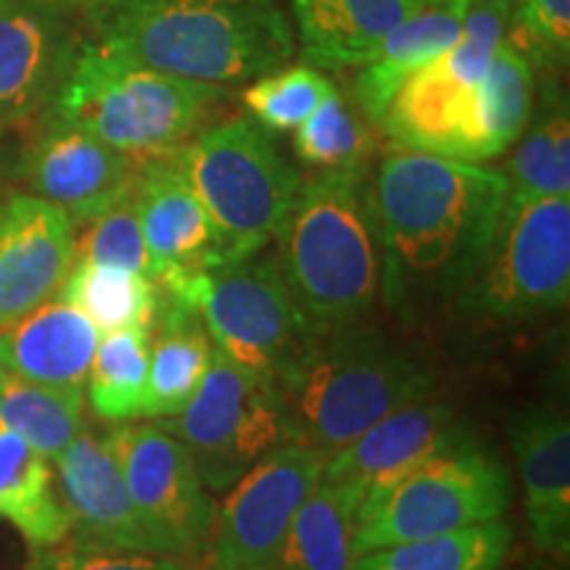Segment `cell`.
Returning <instances> with one entry per match:
<instances>
[{"label":"cell","instance_id":"f546056e","mask_svg":"<svg viewBox=\"0 0 570 570\" xmlns=\"http://www.w3.org/2000/svg\"><path fill=\"white\" fill-rule=\"evenodd\" d=\"M0 425L56 460L82 431V391L38 386L9 373L0 389Z\"/></svg>","mask_w":570,"mask_h":570},{"label":"cell","instance_id":"f1b7e54d","mask_svg":"<svg viewBox=\"0 0 570 570\" xmlns=\"http://www.w3.org/2000/svg\"><path fill=\"white\" fill-rule=\"evenodd\" d=\"M59 294L61 302L77 306L98 333L151 331L159 304L151 277L90 262L71 265Z\"/></svg>","mask_w":570,"mask_h":570},{"label":"cell","instance_id":"30bf717a","mask_svg":"<svg viewBox=\"0 0 570 570\" xmlns=\"http://www.w3.org/2000/svg\"><path fill=\"white\" fill-rule=\"evenodd\" d=\"M570 296V196H508L481 267L460 291V312L497 323L550 315Z\"/></svg>","mask_w":570,"mask_h":570},{"label":"cell","instance_id":"ffe728a7","mask_svg":"<svg viewBox=\"0 0 570 570\" xmlns=\"http://www.w3.org/2000/svg\"><path fill=\"white\" fill-rule=\"evenodd\" d=\"M59 24L35 0H0V127L40 109L67 77Z\"/></svg>","mask_w":570,"mask_h":570},{"label":"cell","instance_id":"ac0fdd59","mask_svg":"<svg viewBox=\"0 0 570 570\" xmlns=\"http://www.w3.org/2000/svg\"><path fill=\"white\" fill-rule=\"evenodd\" d=\"M132 196L151 256L154 283L175 267L223 265V235L167 154L140 161Z\"/></svg>","mask_w":570,"mask_h":570},{"label":"cell","instance_id":"ab89813d","mask_svg":"<svg viewBox=\"0 0 570 570\" xmlns=\"http://www.w3.org/2000/svg\"><path fill=\"white\" fill-rule=\"evenodd\" d=\"M531 570H547V568H531Z\"/></svg>","mask_w":570,"mask_h":570},{"label":"cell","instance_id":"ba28073f","mask_svg":"<svg viewBox=\"0 0 570 570\" xmlns=\"http://www.w3.org/2000/svg\"><path fill=\"white\" fill-rule=\"evenodd\" d=\"M167 156L223 235L225 262L265 252L302 188V177L252 117L227 119Z\"/></svg>","mask_w":570,"mask_h":570},{"label":"cell","instance_id":"e575fe53","mask_svg":"<svg viewBox=\"0 0 570 570\" xmlns=\"http://www.w3.org/2000/svg\"><path fill=\"white\" fill-rule=\"evenodd\" d=\"M504 40L531 67H566L570 53V0H515Z\"/></svg>","mask_w":570,"mask_h":570},{"label":"cell","instance_id":"9c48e42d","mask_svg":"<svg viewBox=\"0 0 570 570\" xmlns=\"http://www.w3.org/2000/svg\"><path fill=\"white\" fill-rule=\"evenodd\" d=\"M510 491L504 462L475 439L441 449L362 499L354 520V558L502 518Z\"/></svg>","mask_w":570,"mask_h":570},{"label":"cell","instance_id":"83f0119b","mask_svg":"<svg viewBox=\"0 0 570 570\" xmlns=\"http://www.w3.org/2000/svg\"><path fill=\"white\" fill-rule=\"evenodd\" d=\"M512 146L508 167L502 169L508 196H570V117L562 92H547Z\"/></svg>","mask_w":570,"mask_h":570},{"label":"cell","instance_id":"8992f818","mask_svg":"<svg viewBox=\"0 0 570 570\" xmlns=\"http://www.w3.org/2000/svg\"><path fill=\"white\" fill-rule=\"evenodd\" d=\"M225 98L206 85L151 69L88 42L53 98V117L135 159L175 151Z\"/></svg>","mask_w":570,"mask_h":570},{"label":"cell","instance_id":"d6a6232c","mask_svg":"<svg viewBox=\"0 0 570 570\" xmlns=\"http://www.w3.org/2000/svg\"><path fill=\"white\" fill-rule=\"evenodd\" d=\"M333 88L336 85L315 67H281L248 85L244 90V106L252 111L254 122L265 130L294 132Z\"/></svg>","mask_w":570,"mask_h":570},{"label":"cell","instance_id":"484cf974","mask_svg":"<svg viewBox=\"0 0 570 570\" xmlns=\"http://www.w3.org/2000/svg\"><path fill=\"white\" fill-rule=\"evenodd\" d=\"M360 502L320 475L291 523L273 570H352Z\"/></svg>","mask_w":570,"mask_h":570},{"label":"cell","instance_id":"d4e9b609","mask_svg":"<svg viewBox=\"0 0 570 570\" xmlns=\"http://www.w3.org/2000/svg\"><path fill=\"white\" fill-rule=\"evenodd\" d=\"M0 518L17 525L32 550L59 544L71 533L48 458L6 425H0Z\"/></svg>","mask_w":570,"mask_h":570},{"label":"cell","instance_id":"74e56055","mask_svg":"<svg viewBox=\"0 0 570 570\" xmlns=\"http://www.w3.org/2000/svg\"><path fill=\"white\" fill-rule=\"evenodd\" d=\"M6 377H9V367H6V356H3V348H0V389H3Z\"/></svg>","mask_w":570,"mask_h":570},{"label":"cell","instance_id":"8d00e7d4","mask_svg":"<svg viewBox=\"0 0 570 570\" xmlns=\"http://www.w3.org/2000/svg\"><path fill=\"white\" fill-rule=\"evenodd\" d=\"M188 570H219V568L214 566V562L204 554V560H202V562H196V566H188Z\"/></svg>","mask_w":570,"mask_h":570},{"label":"cell","instance_id":"7402d4cb","mask_svg":"<svg viewBox=\"0 0 570 570\" xmlns=\"http://www.w3.org/2000/svg\"><path fill=\"white\" fill-rule=\"evenodd\" d=\"M101 333L67 302H46L0 333L6 367L48 389H85Z\"/></svg>","mask_w":570,"mask_h":570},{"label":"cell","instance_id":"8fae6325","mask_svg":"<svg viewBox=\"0 0 570 570\" xmlns=\"http://www.w3.org/2000/svg\"><path fill=\"white\" fill-rule=\"evenodd\" d=\"M164 423L194 454L204 487L227 491L273 449L285 444L283 399L273 375L212 348L202 386Z\"/></svg>","mask_w":570,"mask_h":570},{"label":"cell","instance_id":"4dcf8cb0","mask_svg":"<svg viewBox=\"0 0 570 570\" xmlns=\"http://www.w3.org/2000/svg\"><path fill=\"white\" fill-rule=\"evenodd\" d=\"M151 341L148 331H114L104 333L92 354L88 391L90 404L104 420L142 417V394L148 381Z\"/></svg>","mask_w":570,"mask_h":570},{"label":"cell","instance_id":"52a82bcc","mask_svg":"<svg viewBox=\"0 0 570 570\" xmlns=\"http://www.w3.org/2000/svg\"><path fill=\"white\" fill-rule=\"evenodd\" d=\"M156 283L164 298L198 312L219 352L256 373L277 377L320 331L285 285L275 254L259 252L214 267H175Z\"/></svg>","mask_w":570,"mask_h":570},{"label":"cell","instance_id":"603a6c76","mask_svg":"<svg viewBox=\"0 0 570 570\" xmlns=\"http://www.w3.org/2000/svg\"><path fill=\"white\" fill-rule=\"evenodd\" d=\"M468 9L470 0H425L410 19H404L389 35L373 59L360 67L354 82L356 104L367 119L377 125L394 92L417 69L454 46Z\"/></svg>","mask_w":570,"mask_h":570},{"label":"cell","instance_id":"9a60e30c","mask_svg":"<svg viewBox=\"0 0 570 570\" xmlns=\"http://www.w3.org/2000/svg\"><path fill=\"white\" fill-rule=\"evenodd\" d=\"M75 265V223L32 194L0 204V333L46 304Z\"/></svg>","mask_w":570,"mask_h":570},{"label":"cell","instance_id":"5bb4252c","mask_svg":"<svg viewBox=\"0 0 570 570\" xmlns=\"http://www.w3.org/2000/svg\"><path fill=\"white\" fill-rule=\"evenodd\" d=\"M140 161L53 117L27 148L21 177L32 196L59 206L75 225H85L130 194Z\"/></svg>","mask_w":570,"mask_h":570},{"label":"cell","instance_id":"4fadbf2b","mask_svg":"<svg viewBox=\"0 0 570 570\" xmlns=\"http://www.w3.org/2000/svg\"><path fill=\"white\" fill-rule=\"evenodd\" d=\"M325 458L312 449L281 444L227 489L206 558L219 570H273L296 510L317 487Z\"/></svg>","mask_w":570,"mask_h":570},{"label":"cell","instance_id":"6da1fadb","mask_svg":"<svg viewBox=\"0 0 570 570\" xmlns=\"http://www.w3.org/2000/svg\"><path fill=\"white\" fill-rule=\"evenodd\" d=\"M508 190V177L481 164L407 148L383 156L370 198L389 309L412 317L454 302L489 252Z\"/></svg>","mask_w":570,"mask_h":570},{"label":"cell","instance_id":"7a4b0ae2","mask_svg":"<svg viewBox=\"0 0 570 570\" xmlns=\"http://www.w3.org/2000/svg\"><path fill=\"white\" fill-rule=\"evenodd\" d=\"M96 42L146 67L206 85L256 80L296 51L275 0H96Z\"/></svg>","mask_w":570,"mask_h":570},{"label":"cell","instance_id":"e0dca14e","mask_svg":"<svg viewBox=\"0 0 570 570\" xmlns=\"http://www.w3.org/2000/svg\"><path fill=\"white\" fill-rule=\"evenodd\" d=\"M61 502L69 512L75 541L82 547L164 554L142 523L117 460L104 439L80 431L56 458Z\"/></svg>","mask_w":570,"mask_h":570},{"label":"cell","instance_id":"f35d334b","mask_svg":"<svg viewBox=\"0 0 570 570\" xmlns=\"http://www.w3.org/2000/svg\"><path fill=\"white\" fill-rule=\"evenodd\" d=\"M61 3H96V0H61Z\"/></svg>","mask_w":570,"mask_h":570},{"label":"cell","instance_id":"44dd1931","mask_svg":"<svg viewBox=\"0 0 570 570\" xmlns=\"http://www.w3.org/2000/svg\"><path fill=\"white\" fill-rule=\"evenodd\" d=\"M425 0H291V24L315 69L365 67Z\"/></svg>","mask_w":570,"mask_h":570},{"label":"cell","instance_id":"277c9868","mask_svg":"<svg viewBox=\"0 0 570 570\" xmlns=\"http://www.w3.org/2000/svg\"><path fill=\"white\" fill-rule=\"evenodd\" d=\"M277 267L320 331L360 323L381 288V244L365 169L302 183L275 235Z\"/></svg>","mask_w":570,"mask_h":570},{"label":"cell","instance_id":"4316f807","mask_svg":"<svg viewBox=\"0 0 570 570\" xmlns=\"http://www.w3.org/2000/svg\"><path fill=\"white\" fill-rule=\"evenodd\" d=\"M512 547V525L502 518L381 547L354 558L352 570H499Z\"/></svg>","mask_w":570,"mask_h":570},{"label":"cell","instance_id":"2e32d148","mask_svg":"<svg viewBox=\"0 0 570 570\" xmlns=\"http://www.w3.org/2000/svg\"><path fill=\"white\" fill-rule=\"evenodd\" d=\"M470 439L475 436L460 423L458 412L444 402H433L431 394L394 410L331 454L323 465V479L362 504L370 491L396 481L441 449Z\"/></svg>","mask_w":570,"mask_h":570},{"label":"cell","instance_id":"cb8c5ba5","mask_svg":"<svg viewBox=\"0 0 570 570\" xmlns=\"http://www.w3.org/2000/svg\"><path fill=\"white\" fill-rule=\"evenodd\" d=\"M154 325L159 338L148 360L142 417H173L194 399L212 362V338L198 312L159 294Z\"/></svg>","mask_w":570,"mask_h":570},{"label":"cell","instance_id":"1f68e13d","mask_svg":"<svg viewBox=\"0 0 570 570\" xmlns=\"http://www.w3.org/2000/svg\"><path fill=\"white\" fill-rule=\"evenodd\" d=\"M294 151L317 169H365L373 140L360 114L333 88L312 117L294 130Z\"/></svg>","mask_w":570,"mask_h":570},{"label":"cell","instance_id":"5b68a950","mask_svg":"<svg viewBox=\"0 0 570 570\" xmlns=\"http://www.w3.org/2000/svg\"><path fill=\"white\" fill-rule=\"evenodd\" d=\"M512 3L515 0H470L454 46L394 92L377 127L399 148L470 164L508 151L491 117L483 77L508 35Z\"/></svg>","mask_w":570,"mask_h":570},{"label":"cell","instance_id":"3957f363","mask_svg":"<svg viewBox=\"0 0 570 570\" xmlns=\"http://www.w3.org/2000/svg\"><path fill=\"white\" fill-rule=\"evenodd\" d=\"M275 381L285 444L312 449L325 460L377 420L433 394V373L423 362L360 323L317 331Z\"/></svg>","mask_w":570,"mask_h":570},{"label":"cell","instance_id":"7c38bea8","mask_svg":"<svg viewBox=\"0 0 570 570\" xmlns=\"http://www.w3.org/2000/svg\"><path fill=\"white\" fill-rule=\"evenodd\" d=\"M142 523L164 554L198 558L214 525V502L190 449L161 425H117L104 436Z\"/></svg>","mask_w":570,"mask_h":570},{"label":"cell","instance_id":"d6986e66","mask_svg":"<svg viewBox=\"0 0 570 570\" xmlns=\"http://www.w3.org/2000/svg\"><path fill=\"white\" fill-rule=\"evenodd\" d=\"M525 515L539 552L570 554V425L552 407L520 410L510 420Z\"/></svg>","mask_w":570,"mask_h":570},{"label":"cell","instance_id":"d590c367","mask_svg":"<svg viewBox=\"0 0 570 570\" xmlns=\"http://www.w3.org/2000/svg\"><path fill=\"white\" fill-rule=\"evenodd\" d=\"M190 562L173 554L98 550V547L71 544L38 547L27 570H188Z\"/></svg>","mask_w":570,"mask_h":570},{"label":"cell","instance_id":"836d02e7","mask_svg":"<svg viewBox=\"0 0 570 570\" xmlns=\"http://www.w3.org/2000/svg\"><path fill=\"white\" fill-rule=\"evenodd\" d=\"M75 262L130 269V273H140L154 281L151 256H148L146 240H142L132 190L98 217L85 223L80 240L75 238Z\"/></svg>","mask_w":570,"mask_h":570}]
</instances>
